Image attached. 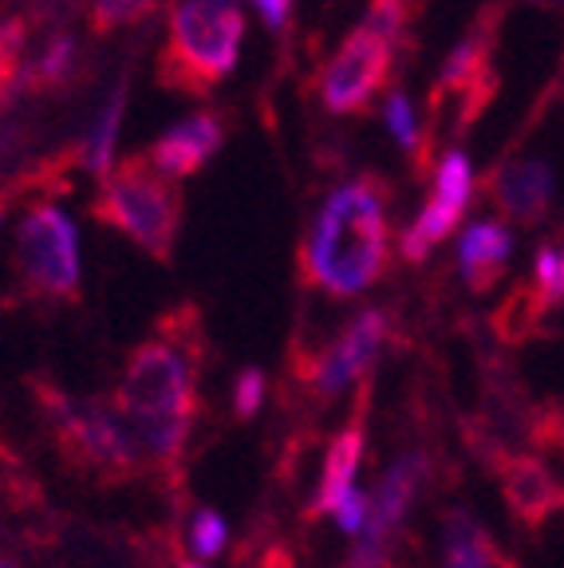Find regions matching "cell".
<instances>
[{
  "label": "cell",
  "instance_id": "5",
  "mask_svg": "<svg viewBox=\"0 0 564 568\" xmlns=\"http://www.w3.org/2000/svg\"><path fill=\"white\" fill-rule=\"evenodd\" d=\"M185 197L174 178L162 174L150 154H127L119 166L99 178V194L91 202V217L123 237H131L147 257L170 265L178 233H182Z\"/></svg>",
  "mask_w": 564,
  "mask_h": 568
},
{
  "label": "cell",
  "instance_id": "14",
  "mask_svg": "<svg viewBox=\"0 0 564 568\" xmlns=\"http://www.w3.org/2000/svg\"><path fill=\"white\" fill-rule=\"evenodd\" d=\"M367 403H371V379H363L360 390H355L352 418H348L344 430L332 438V446L324 454V474H320L309 517L335 514V506L355 489V470H360V458H363V435H367Z\"/></svg>",
  "mask_w": 564,
  "mask_h": 568
},
{
  "label": "cell",
  "instance_id": "21",
  "mask_svg": "<svg viewBox=\"0 0 564 568\" xmlns=\"http://www.w3.org/2000/svg\"><path fill=\"white\" fill-rule=\"evenodd\" d=\"M225 537H230V529H225V521H221L213 509H194V517H190V529H185V541H190V549H194V557L202 560H213L221 549H225Z\"/></svg>",
  "mask_w": 564,
  "mask_h": 568
},
{
  "label": "cell",
  "instance_id": "20",
  "mask_svg": "<svg viewBox=\"0 0 564 568\" xmlns=\"http://www.w3.org/2000/svg\"><path fill=\"white\" fill-rule=\"evenodd\" d=\"M162 0H91V12H88L91 32L107 36V32H115V28L139 24V20H147Z\"/></svg>",
  "mask_w": 564,
  "mask_h": 568
},
{
  "label": "cell",
  "instance_id": "13",
  "mask_svg": "<svg viewBox=\"0 0 564 568\" xmlns=\"http://www.w3.org/2000/svg\"><path fill=\"white\" fill-rule=\"evenodd\" d=\"M553 166L545 159H505L490 170V202L517 225H537L553 205Z\"/></svg>",
  "mask_w": 564,
  "mask_h": 568
},
{
  "label": "cell",
  "instance_id": "28",
  "mask_svg": "<svg viewBox=\"0 0 564 568\" xmlns=\"http://www.w3.org/2000/svg\"><path fill=\"white\" fill-rule=\"evenodd\" d=\"M530 4H537V9H564V0H530Z\"/></svg>",
  "mask_w": 564,
  "mask_h": 568
},
{
  "label": "cell",
  "instance_id": "25",
  "mask_svg": "<svg viewBox=\"0 0 564 568\" xmlns=\"http://www.w3.org/2000/svg\"><path fill=\"white\" fill-rule=\"evenodd\" d=\"M332 517H335V525H340V532H355V537H360L363 525H367V517H371V497L360 494V489H352V494L335 506Z\"/></svg>",
  "mask_w": 564,
  "mask_h": 568
},
{
  "label": "cell",
  "instance_id": "10",
  "mask_svg": "<svg viewBox=\"0 0 564 568\" xmlns=\"http://www.w3.org/2000/svg\"><path fill=\"white\" fill-rule=\"evenodd\" d=\"M470 194H474V174L462 151H450L434 170V190L426 197L423 213H419L411 230L403 233V257L406 261H426L439 241H446L459 230V222L470 210Z\"/></svg>",
  "mask_w": 564,
  "mask_h": 568
},
{
  "label": "cell",
  "instance_id": "4",
  "mask_svg": "<svg viewBox=\"0 0 564 568\" xmlns=\"http://www.w3.org/2000/svg\"><path fill=\"white\" fill-rule=\"evenodd\" d=\"M241 40H245L241 0H174L167 44L159 55V83L182 95H210L238 68Z\"/></svg>",
  "mask_w": 564,
  "mask_h": 568
},
{
  "label": "cell",
  "instance_id": "3",
  "mask_svg": "<svg viewBox=\"0 0 564 568\" xmlns=\"http://www.w3.org/2000/svg\"><path fill=\"white\" fill-rule=\"evenodd\" d=\"M32 395L63 466L95 486H127L147 470L131 423L111 399H80L52 379H32Z\"/></svg>",
  "mask_w": 564,
  "mask_h": 568
},
{
  "label": "cell",
  "instance_id": "2",
  "mask_svg": "<svg viewBox=\"0 0 564 568\" xmlns=\"http://www.w3.org/2000/svg\"><path fill=\"white\" fill-rule=\"evenodd\" d=\"M387 241V182L360 174L320 205L316 222L300 245V276L332 301H352L383 276Z\"/></svg>",
  "mask_w": 564,
  "mask_h": 568
},
{
  "label": "cell",
  "instance_id": "12",
  "mask_svg": "<svg viewBox=\"0 0 564 568\" xmlns=\"http://www.w3.org/2000/svg\"><path fill=\"white\" fill-rule=\"evenodd\" d=\"M497 91V75H494V63H490V36H466L450 60L442 63V75L434 83V95L431 106L446 103V99H459V123L454 131H466L477 115H482V106L494 99Z\"/></svg>",
  "mask_w": 564,
  "mask_h": 568
},
{
  "label": "cell",
  "instance_id": "9",
  "mask_svg": "<svg viewBox=\"0 0 564 568\" xmlns=\"http://www.w3.org/2000/svg\"><path fill=\"white\" fill-rule=\"evenodd\" d=\"M423 478H426L423 454H403L399 462H391V470L383 474L380 489L371 494V517L363 525L352 557H348V568H387V549L395 541L406 509L415 506V494L423 486Z\"/></svg>",
  "mask_w": 564,
  "mask_h": 568
},
{
  "label": "cell",
  "instance_id": "6",
  "mask_svg": "<svg viewBox=\"0 0 564 568\" xmlns=\"http://www.w3.org/2000/svg\"><path fill=\"white\" fill-rule=\"evenodd\" d=\"M12 265L32 301L75 304L80 301V237L56 205H32L17 230Z\"/></svg>",
  "mask_w": 564,
  "mask_h": 568
},
{
  "label": "cell",
  "instance_id": "11",
  "mask_svg": "<svg viewBox=\"0 0 564 568\" xmlns=\"http://www.w3.org/2000/svg\"><path fill=\"white\" fill-rule=\"evenodd\" d=\"M494 478L502 486L505 509L525 532H541L556 514H564V481L537 454H494Z\"/></svg>",
  "mask_w": 564,
  "mask_h": 568
},
{
  "label": "cell",
  "instance_id": "18",
  "mask_svg": "<svg viewBox=\"0 0 564 568\" xmlns=\"http://www.w3.org/2000/svg\"><path fill=\"white\" fill-rule=\"evenodd\" d=\"M123 106H127V83H119L115 91H111V99L103 103V111H99L95 126H91L88 142H83V166L91 170L95 178H107V170H111V154H115V139H119V123H123Z\"/></svg>",
  "mask_w": 564,
  "mask_h": 568
},
{
  "label": "cell",
  "instance_id": "7",
  "mask_svg": "<svg viewBox=\"0 0 564 568\" xmlns=\"http://www.w3.org/2000/svg\"><path fill=\"white\" fill-rule=\"evenodd\" d=\"M395 68V44L360 24L320 71V99L332 115H363Z\"/></svg>",
  "mask_w": 564,
  "mask_h": 568
},
{
  "label": "cell",
  "instance_id": "27",
  "mask_svg": "<svg viewBox=\"0 0 564 568\" xmlns=\"http://www.w3.org/2000/svg\"><path fill=\"white\" fill-rule=\"evenodd\" d=\"M253 9L261 12L269 32H284L292 20V0H253Z\"/></svg>",
  "mask_w": 564,
  "mask_h": 568
},
{
  "label": "cell",
  "instance_id": "15",
  "mask_svg": "<svg viewBox=\"0 0 564 568\" xmlns=\"http://www.w3.org/2000/svg\"><path fill=\"white\" fill-rule=\"evenodd\" d=\"M221 139H225V126H221L218 111H198V115L174 123L162 134L154 146H150V162L162 170L167 178H190L205 166V162L218 154Z\"/></svg>",
  "mask_w": 564,
  "mask_h": 568
},
{
  "label": "cell",
  "instance_id": "1",
  "mask_svg": "<svg viewBox=\"0 0 564 568\" xmlns=\"http://www.w3.org/2000/svg\"><path fill=\"white\" fill-rule=\"evenodd\" d=\"M205 332L194 304H178L127 355L123 379L111 403L131 423L147 470L167 489H182L185 450L198 423V379H202Z\"/></svg>",
  "mask_w": 564,
  "mask_h": 568
},
{
  "label": "cell",
  "instance_id": "19",
  "mask_svg": "<svg viewBox=\"0 0 564 568\" xmlns=\"http://www.w3.org/2000/svg\"><path fill=\"white\" fill-rule=\"evenodd\" d=\"M71 63H75V40L71 36H52L44 44V52L32 60V71H28V83L36 91H52L63 88V80L71 75Z\"/></svg>",
  "mask_w": 564,
  "mask_h": 568
},
{
  "label": "cell",
  "instance_id": "26",
  "mask_svg": "<svg viewBox=\"0 0 564 568\" xmlns=\"http://www.w3.org/2000/svg\"><path fill=\"white\" fill-rule=\"evenodd\" d=\"M20 28H0V95L9 88L12 71H17V52H20Z\"/></svg>",
  "mask_w": 564,
  "mask_h": 568
},
{
  "label": "cell",
  "instance_id": "22",
  "mask_svg": "<svg viewBox=\"0 0 564 568\" xmlns=\"http://www.w3.org/2000/svg\"><path fill=\"white\" fill-rule=\"evenodd\" d=\"M387 126L391 134L399 139V146H406V151H426L423 139H419V119H415V106H411V99L403 95V91H391L387 95Z\"/></svg>",
  "mask_w": 564,
  "mask_h": 568
},
{
  "label": "cell",
  "instance_id": "8",
  "mask_svg": "<svg viewBox=\"0 0 564 568\" xmlns=\"http://www.w3.org/2000/svg\"><path fill=\"white\" fill-rule=\"evenodd\" d=\"M387 344V316L380 308H367L348 324L328 352L312 355V364L304 367V379L316 403H328L335 395H344L352 383H363L375 367V355Z\"/></svg>",
  "mask_w": 564,
  "mask_h": 568
},
{
  "label": "cell",
  "instance_id": "29",
  "mask_svg": "<svg viewBox=\"0 0 564 568\" xmlns=\"http://www.w3.org/2000/svg\"><path fill=\"white\" fill-rule=\"evenodd\" d=\"M0 568H17V565H12V560H0Z\"/></svg>",
  "mask_w": 564,
  "mask_h": 568
},
{
  "label": "cell",
  "instance_id": "24",
  "mask_svg": "<svg viewBox=\"0 0 564 568\" xmlns=\"http://www.w3.org/2000/svg\"><path fill=\"white\" fill-rule=\"evenodd\" d=\"M533 443L564 454V407H541L533 418Z\"/></svg>",
  "mask_w": 564,
  "mask_h": 568
},
{
  "label": "cell",
  "instance_id": "16",
  "mask_svg": "<svg viewBox=\"0 0 564 568\" xmlns=\"http://www.w3.org/2000/svg\"><path fill=\"white\" fill-rule=\"evenodd\" d=\"M442 568H521L470 509L442 517Z\"/></svg>",
  "mask_w": 564,
  "mask_h": 568
},
{
  "label": "cell",
  "instance_id": "17",
  "mask_svg": "<svg viewBox=\"0 0 564 568\" xmlns=\"http://www.w3.org/2000/svg\"><path fill=\"white\" fill-rule=\"evenodd\" d=\"M513 253V237L502 222H474L462 233L459 248V268L470 293H490L497 281L505 276Z\"/></svg>",
  "mask_w": 564,
  "mask_h": 568
},
{
  "label": "cell",
  "instance_id": "23",
  "mask_svg": "<svg viewBox=\"0 0 564 568\" xmlns=\"http://www.w3.org/2000/svg\"><path fill=\"white\" fill-rule=\"evenodd\" d=\"M261 399H265V372L261 367H245L238 375V383H233V415L241 423H249L261 410Z\"/></svg>",
  "mask_w": 564,
  "mask_h": 568
}]
</instances>
